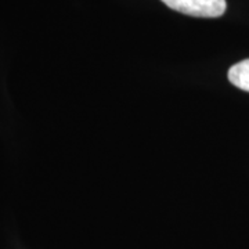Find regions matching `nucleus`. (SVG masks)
<instances>
[{"label":"nucleus","mask_w":249,"mask_h":249,"mask_svg":"<svg viewBox=\"0 0 249 249\" xmlns=\"http://www.w3.org/2000/svg\"><path fill=\"white\" fill-rule=\"evenodd\" d=\"M169 9L191 17L217 18L227 9L226 0H160Z\"/></svg>","instance_id":"obj_1"},{"label":"nucleus","mask_w":249,"mask_h":249,"mask_svg":"<svg viewBox=\"0 0 249 249\" xmlns=\"http://www.w3.org/2000/svg\"><path fill=\"white\" fill-rule=\"evenodd\" d=\"M229 80L235 88L249 91V58L232 65L229 70Z\"/></svg>","instance_id":"obj_2"}]
</instances>
